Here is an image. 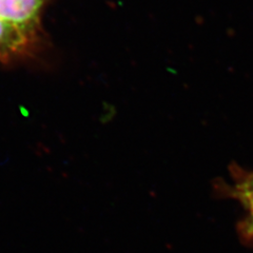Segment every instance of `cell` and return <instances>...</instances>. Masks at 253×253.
<instances>
[{
	"label": "cell",
	"mask_w": 253,
	"mask_h": 253,
	"mask_svg": "<svg viewBox=\"0 0 253 253\" xmlns=\"http://www.w3.org/2000/svg\"><path fill=\"white\" fill-rule=\"evenodd\" d=\"M46 0H0V19L36 32Z\"/></svg>",
	"instance_id": "6da1fadb"
},
{
	"label": "cell",
	"mask_w": 253,
	"mask_h": 253,
	"mask_svg": "<svg viewBox=\"0 0 253 253\" xmlns=\"http://www.w3.org/2000/svg\"><path fill=\"white\" fill-rule=\"evenodd\" d=\"M251 175H252V176H253V173H251Z\"/></svg>",
	"instance_id": "277c9868"
},
{
	"label": "cell",
	"mask_w": 253,
	"mask_h": 253,
	"mask_svg": "<svg viewBox=\"0 0 253 253\" xmlns=\"http://www.w3.org/2000/svg\"><path fill=\"white\" fill-rule=\"evenodd\" d=\"M36 32L0 19V59L26 54L34 43Z\"/></svg>",
	"instance_id": "7a4b0ae2"
},
{
	"label": "cell",
	"mask_w": 253,
	"mask_h": 253,
	"mask_svg": "<svg viewBox=\"0 0 253 253\" xmlns=\"http://www.w3.org/2000/svg\"><path fill=\"white\" fill-rule=\"evenodd\" d=\"M233 194L246 208L248 214L241 230L247 240L253 241V176L251 173H244L233 187Z\"/></svg>",
	"instance_id": "3957f363"
}]
</instances>
